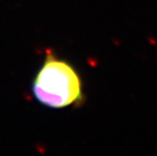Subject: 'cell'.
Segmentation results:
<instances>
[{"label":"cell","mask_w":157,"mask_h":156,"mask_svg":"<svg viewBox=\"0 0 157 156\" xmlns=\"http://www.w3.org/2000/svg\"><path fill=\"white\" fill-rule=\"evenodd\" d=\"M32 94L40 104L56 109L84 101L83 84L76 70L51 52L33 81Z\"/></svg>","instance_id":"obj_1"}]
</instances>
